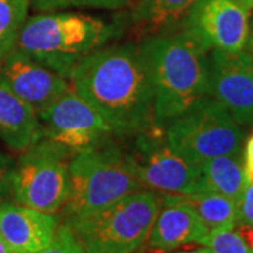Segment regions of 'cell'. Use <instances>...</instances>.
<instances>
[{"mask_svg": "<svg viewBox=\"0 0 253 253\" xmlns=\"http://www.w3.org/2000/svg\"><path fill=\"white\" fill-rule=\"evenodd\" d=\"M161 204V194L142 189L65 224L84 253H135L146 244Z\"/></svg>", "mask_w": 253, "mask_h": 253, "instance_id": "cell-5", "label": "cell"}, {"mask_svg": "<svg viewBox=\"0 0 253 253\" xmlns=\"http://www.w3.org/2000/svg\"><path fill=\"white\" fill-rule=\"evenodd\" d=\"M59 221L46 214L7 201L0 207V235L14 253H36L52 242Z\"/></svg>", "mask_w": 253, "mask_h": 253, "instance_id": "cell-14", "label": "cell"}, {"mask_svg": "<svg viewBox=\"0 0 253 253\" xmlns=\"http://www.w3.org/2000/svg\"><path fill=\"white\" fill-rule=\"evenodd\" d=\"M238 207V224L253 226V184L246 183L239 200L236 201ZM236 224V225H238Z\"/></svg>", "mask_w": 253, "mask_h": 253, "instance_id": "cell-23", "label": "cell"}, {"mask_svg": "<svg viewBox=\"0 0 253 253\" xmlns=\"http://www.w3.org/2000/svg\"><path fill=\"white\" fill-rule=\"evenodd\" d=\"M244 131L212 97H203L165 128L168 145L190 163L199 166L212 158L241 155Z\"/></svg>", "mask_w": 253, "mask_h": 253, "instance_id": "cell-6", "label": "cell"}, {"mask_svg": "<svg viewBox=\"0 0 253 253\" xmlns=\"http://www.w3.org/2000/svg\"><path fill=\"white\" fill-rule=\"evenodd\" d=\"M72 155L48 138L21 152L10 177L13 201L46 214L61 211L69 193Z\"/></svg>", "mask_w": 253, "mask_h": 253, "instance_id": "cell-7", "label": "cell"}, {"mask_svg": "<svg viewBox=\"0 0 253 253\" xmlns=\"http://www.w3.org/2000/svg\"><path fill=\"white\" fill-rule=\"evenodd\" d=\"M0 253H14V251L9 246V244L3 239V236L0 235Z\"/></svg>", "mask_w": 253, "mask_h": 253, "instance_id": "cell-29", "label": "cell"}, {"mask_svg": "<svg viewBox=\"0 0 253 253\" xmlns=\"http://www.w3.org/2000/svg\"><path fill=\"white\" fill-rule=\"evenodd\" d=\"M34 1H36V6L40 10H48V11H51L55 0H34Z\"/></svg>", "mask_w": 253, "mask_h": 253, "instance_id": "cell-28", "label": "cell"}, {"mask_svg": "<svg viewBox=\"0 0 253 253\" xmlns=\"http://www.w3.org/2000/svg\"><path fill=\"white\" fill-rule=\"evenodd\" d=\"M69 193L65 219L97 211L144 189L126 149L111 139L73 154L68 163Z\"/></svg>", "mask_w": 253, "mask_h": 253, "instance_id": "cell-4", "label": "cell"}, {"mask_svg": "<svg viewBox=\"0 0 253 253\" xmlns=\"http://www.w3.org/2000/svg\"><path fill=\"white\" fill-rule=\"evenodd\" d=\"M141 46L152 86L154 124L165 131L191 104L210 96V51L181 27L145 37Z\"/></svg>", "mask_w": 253, "mask_h": 253, "instance_id": "cell-2", "label": "cell"}, {"mask_svg": "<svg viewBox=\"0 0 253 253\" xmlns=\"http://www.w3.org/2000/svg\"><path fill=\"white\" fill-rule=\"evenodd\" d=\"M129 4V0H55L52 10L62 7H93V9L117 10Z\"/></svg>", "mask_w": 253, "mask_h": 253, "instance_id": "cell-22", "label": "cell"}, {"mask_svg": "<svg viewBox=\"0 0 253 253\" xmlns=\"http://www.w3.org/2000/svg\"><path fill=\"white\" fill-rule=\"evenodd\" d=\"M162 204L146 244L158 252H172L181 246L200 244L208 229L196 211L180 196L161 194Z\"/></svg>", "mask_w": 253, "mask_h": 253, "instance_id": "cell-13", "label": "cell"}, {"mask_svg": "<svg viewBox=\"0 0 253 253\" xmlns=\"http://www.w3.org/2000/svg\"><path fill=\"white\" fill-rule=\"evenodd\" d=\"M197 1L199 0H129L132 26L146 37L180 27Z\"/></svg>", "mask_w": 253, "mask_h": 253, "instance_id": "cell-16", "label": "cell"}, {"mask_svg": "<svg viewBox=\"0 0 253 253\" xmlns=\"http://www.w3.org/2000/svg\"><path fill=\"white\" fill-rule=\"evenodd\" d=\"M30 0H0V66L17 44L28 14Z\"/></svg>", "mask_w": 253, "mask_h": 253, "instance_id": "cell-19", "label": "cell"}, {"mask_svg": "<svg viewBox=\"0 0 253 253\" xmlns=\"http://www.w3.org/2000/svg\"><path fill=\"white\" fill-rule=\"evenodd\" d=\"M166 253H211L206 246L199 248V249H191V251H179V252H166Z\"/></svg>", "mask_w": 253, "mask_h": 253, "instance_id": "cell-30", "label": "cell"}, {"mask_svg": "<svg viewBox=\"0 0 253 253\" xmlns=\"http://www.w3.org/2000/svg\"><path fill=\"white\" fill-rule=\"evenodd\" d=\"M242 4H244L245 7H248V9L252 11L253 10V0H239Z\"/></svg>", "mask_w": 253, "mask_h": 253, "instance_id": "cell-31", "label": "cell"}, {"mask_svg": "<svg viewBox=\"0 0 253 253\" xmlns=\"http://www.w3.org/2000/svg\"><path fill=\"white\" fill-rule=\"evenodd\" d=\"M0 82L30 106L41 111L71 89L63 75L14 49L0 66Z\"/></svg>", "mask_w": 253, "mask_h": 253, "instance_id": "cell-12", "label": "cell"}, {"mask_svg": "<svg viewBox=\"0 0 253 253\" xmlns=\"http://www.w3.org/2000/svg\"><path fill=\"white\" fill-rule=\"evenodd\" d=\"M120 34L116 23L83 13H44L26 20L16 49L69 79L83 58Z\"/></svg>", "mask_w": 253, "mask_h": 253, "instance_id": "cell-3", "label": "cell"}, {"mask_svg": "<svg viewBox=\"0 0 253 253\" xmlns=\"http://www.w3.org/2000/svg\"><path fill=\"white\" fill-rule=\"evenodd\" d=\"M128 154L144 189L169 196H187L203 190L199 166L173 151L165 131L156 126L134 136Z\"/></svg>", "mask_w": 253, "mask_h": 253, "instance_id": "cell-8", "label": "cell"}, {"mask_svg": "<svg viewBox=\"0 0 253 253\" xmlns=\"http://www.w3.org/2000/svg\"><path fill=\"white\" fill-rule=\"evenodd\" d=\"M180 197L196 211L208 232L224 228H235L238 224L235 200L208 190H201Z\"/></svg>", "mask_w": 253, "mask_h": 253, "instance_id": "cell-18", "label": "cell"}, {"mask_svg": "<svg viewBox=\"0 0 253 253\" xmlns=\"http://www.w3.org/2000/svg\"><path fill=\"white\" fill-rule=\"evenodd\" d=\"M36 253H84V251L75 238L71 228L63 222L58 226L52 242Z\"/></svg>", "mask_w": 253, "mask_h": 253, "instance_id": "cell-21", "label": "cell"}, {"mask_svg": "<svg viewBox=\"0 0 253 253\" xmlns=\"http://www.w3.org/2000/svg\"><path fill=\"white\" fill-rule=\"evenodd\" d=\"M242 158H244L245 176L248 183L253 184V132L248 138L245 148L242 149Z\"/></svg>", "mask_w": 253, "mask_h": 253, "instance_id": "cell-24", "label": "cell"}, {"mask_svg": "<svg viewBox=\"0 0 253 253\" xmlns=\"http://www.w3.org/2000/svg\"><path fill=\"white\" fill-rule=\"evenodd\" d=\"M210 97L222 104L241 126H253V63L245 51L208 52Z\"/></svg>", "mask_w": 253, "mask_h": 253, "instance_id": "cell-11", "label": "cell"}, {"mask_svg": "<svg viewBox=\"0 0 253 253\" xmlns=\"http://www.w3.org/2000/svg\"><path fill=\"white\" fill-rule=\"evenodd\" d=\"M69 82L118 138H134L155 126L152 86L141 45L107 44L83 58Z\"/></svg>", "mask_w": 253, "mask_h": 253, "instance_id": "cell-1", "label": "cell"}, {"mask_svg": "<svg viewBox=\"0 0 253 253\" xmlns=\"http://www.w3.org/2000/svg\"><path fill=\"white\" fill-rule=\"evenodd\" d=\"M201 189L214 191L238 201L245 186L246 176L244 158L241 155H224L199 165Z\"/></svg>", "mask_w": 253, "mask_h": 253, "instance_id": "cell-17", "label": "cell"}, {"mask_svg": "<svg viewBox=\"0 0 253 253\" xmlns=\"http://www.w3.org/2000/svg\"><path fill=\"white\" fill-rule=\"evenodd\" d=\"M44 138L37 110L0 82V139L21 154Z\"/></svg>", "mask_w": 253, "mask_h": 253, "instance_id": "cell-15", "label": "cell"}, {"mask_svg": "<svg viewBox=\"0 0 253 253\" xmlns=\"http://www.w3.org/2000/svg\"><path fill=\"white\" fill-rule=\"evenodd\" d=\"M245 52L251 58L253 63V10L251 11V20H249V34H248V41L245 45Z\"/></svg>", "mask_w": 253, "mask_h": 253, "instance_id": "cell-27", "label": "cell"}, {"mask_svg": "<svg viewBox=\"0 0 253 253\" xmlns=\"http://www.w3.org/2000/svg\"><path fill=\"white\" fill-rule=\"evenodd\" d=\"M251 10L239 0H199L180 24L207 51H244Z\"/></svg>", "mask_w": 253, "mask_h": 253, "instance_id": "cell-10", "label": "cell"}, {"mask_svg": "<svg viewBox=\"0 0 253 253\" xmlns=\"http://www.w3.org/2000/svg\"><path fill=\"white\" fill-rule=\"evenodd\" d=\"M14 163H16V161H13L11 156L0 152V181L9 180L11 177V173H13V169H14Z\"/></svg>", "mask_w": 253, "mask_h": 253, "instance_id": "cell-25", "label": "cell"}, {"mask_svg": "<svg viewBox=\"0 0 253 253\" xmlns=\"http://www.w3.org/2000/svg\"><path fill=\"white\" fill-rule=\"evenodd\" d=\"M44 138L76 154L116 138L113 128L97 110L72 87L48 107L38 111Z\"/></svg>", "mask_w": 253, "mask_h": 253, "instance_id": "cell-9", "label": "cell"}, {"mask_svg": "<svg viewBox=\"0 0 253 253\" xmlns=\"http://www.w3.org/2000/svg\"><path fill=\"white\" fill-rule=\"evenodd\" d=\"M7 201H13V190L10 179L0 181V207Z\"/></svg>", "mask_w": 253, "mask_h": 253, "instance_id": "cell-26", "label": "cell"}, {"mask_svg": "<svg viewBox=\"0 0 253 253\" xmlns=\"http://www.w3.org/2000/svg\"><path fill=\"white\" fill-rule=\"evenodd\" d=\"M200 244L211 253H253V248L249 246L235 228L210 231Z\"/></svg>", "mask_w": 253, "mask_h": 253, "instance_id": "cell-20", "label": "cell"}]
</instances>
